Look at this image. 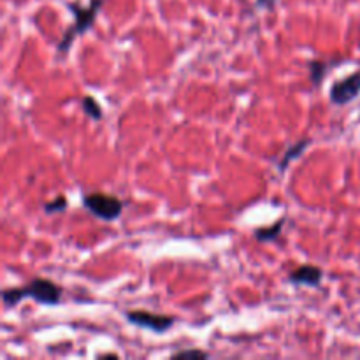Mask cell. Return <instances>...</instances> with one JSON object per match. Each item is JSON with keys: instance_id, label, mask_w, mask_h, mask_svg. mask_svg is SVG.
<instances>
[{"instance_id": "6da1fadb", "label": "cell", "mask_w": 360, "mask_h": 360, "mask_svg": "<svg viewBox=\"0 0 360 360\" xmlns=\"http://www.w3.org/2000/svg\"><path fill=\"white\" fill-rule=\"evenodd\" d=\"M63 288L60 285L53 283L51 280L46 278H34L28 281L23 287H13L2 290V302L6 308H13V306L20 304L23 299L30 297L34 299L37 304L42 306H58L62 301Z\"/></svg>"}, {"instance_id": "7a4b0ae2", "label": "cell", "mask_w": 360, "mask_h": 360, "mask_svg": "<svg viewBox=\"0 0 360 360\" xmlns=\"http://www.w3.org/2000/svg\"><path fill=\"white\" fill-rule=\"evenodd\" d=\"M102 6H104V0H90L88 6H79L76 2L67 4L70 13L74 14V23L67 28L63 37L56 44V51H58L60 56H65L70 51V48H72L74 41L94 27L95 18H97Z\"/></svg>"}, {"instance_id": "3957f363", "label": "cell", "mask_w": 360, "mask_h": 360, "mask_svg": "<svg viewBox=\"0 0 360 360\" xmlns=\"http://www.w3.org/2000/svg\"><path fill=\"white\" fill-rule=\"evenodd\" d=\"M83 206L90 211L94 217L104 221H115L122 217L123 202L116 195H109L104 192L86 193L83 197Z\"/></svg>"}, {"instance_id": "277c9868", "label": "cell", "mask_w": 360, "mask_h": 360, "mask_svg": "<svg viewBox=\"0 0 360 360\" xmlns=\"http://www.w3.org/2000/svg\"><path fill=\"white\" fill-rule=\"evenodd\" d=\"M125 319L127 322L132 323V326L151 330V333L155 334H165L169 329H172L176 323V316L157 315V313L148 311H127Z\"/></svg>"}, {"instance_id": "5b68a950", "label": "cell", "mask_w": 360, "mask_h": 360, "mask_svg": "<svg viewBox=\"0 0 360 360\" xmlns=\"http://www.w3.org/2000/svg\"><path fill=\"white\" fill-rule=\"evenodd\" d=\"M360 95V70L348 74L341 81L333 83L329 90V98L334 105H347L354 102Z\"/></svg>"}, {"instance_id": "8992f818", "label": "cell", "mask_w": 360, "mask_h": 360, "mask_svg": "<svg viewBox=\"0 0 360 360\" xmlns=\"http://www.w3.org/2000/svg\"><path fill=\"white\" fill-rule=\"evenodd\" d=\"M322 278H323V271L320 269L319 266H309V264H306V266H301L295 271H292L288 280H290V283L294 285H306V287L316 288L320 287V283H322Z\"/></svg>"}, {"instance_id": "52a82bcc", "label": "cell", "mask_w": 360, "mask_h": 360, "mask_svg": "<svg viewBox=\"0 0 360 360\" xmlns=\"http://www.w3.org/2000/svg\"><path fill=\"white\" fill-rule=\"evenodd\" d=\"M309 144H311V139H308V137H302V139L297 141V143H295L294 146L288 148V150L285 151L283 158H281V160H280V164H278V171H280V172L287 171L288 165H290L292 162L295 160V158L301 157V155L304 153L306 148H308Z\"/></svg>"}, {"instance_id": "ba28073f", "label": "cell", "mask_w": 360, "mask_h": 360, "mask_svg": "<svg viewBox=\"0 0 360 360\" xmlns=\"http://www.w3.org/2000/svg\"><path fill=\"white\" fill-rule=\"evenodd\" d=\"M283 225H285V218H281V220L274 221L273 225H267V227L257 229V231L253 232V236H255L257 241H260V243L276 241V239L280 238L281 231H283Z\"/></svg>"}, {"instance_id": "9c48e42d", "label": "cell", "mask_w": 360, "mask_h": 360, "mask_svg": "<svg viewBox=\"0 0 360 360\" xmlns=\"http://www.w3.org/2000/svg\"><path fill=\"white\" fill-rule=\"evenodd\" d=\"M329 63L320 62V60H311L309 62V81H311L315 86H320L323 81V77L329 72Z\"/></svg>"}, {"instance_id": "30bf717a", "label": "cell", "mask_w": 360, "mask_h": 360, "mask_svg": "<svg viewBox=\"0 0 360 360\" xmlns=\"http://www.w3.org/2000/svg\"><path fill=\"white\" fill-rule=\"evenodd\" d=\"M81 104H83V111H84V115L88 116V118L95 120V122L102 120L104 112H102V108L98 105V102L95 101L94 97H91V95H86V97L83 98V102H81Z\"/></svg>"}, {"instance_id": "8fae6325", "label": "cell", "mask_w": 360, "mask_h": 360, "mask_svg": "<svg viewBox=\"0 0 360 360\" xmlns=\"http://www.w3.org/2000/svg\"><path fill=\"white\" fill-rule=\"evenodd\" d=\"M42 207H44V213L48 214L62 213V211L67 210V199L63 195H58L53 200H49V202H44V206Z\"/></svg>"}, {"instance_id": "7c38bea8", "label": "cell", "mask_w": 360, "mask_h": 360, "mask_svg": "<svg viewBox=\"0 0 360 360\" xmlns=\"http://www.w3.org/2000/svg\"><path fill=\"white\" fill-rule=\"evenodd\" d=\"M172 357H199V359H206L207 354L202 350H195V348H190V350H181V352H176V354H172Z\"/></svg>"}, {"instance_id": "4fadbf2b", "label": "cell", "mask_w": 360, "mask_h": 360, "mask_svg": "<svg viewBox=\"0 0 360 360\" xmlns=\"http://www.w3.org/2000/svg\"><path fill=\"white\" fill-rule=\"evenodd\" d=\"M278 0H257V7H264V9H269L273 11L274 6H276Z\"/></svg>"}, {"instance_id": "5bb4252c", "label": "cell", "mask_w": 360, "mask_h": 360, "mask_svg": "<svg viewBox=\"0 0 360 360\" xmlns=\"http://www.w3.org/2000/svg\"><path fill=\"white\" fill-rule=\"evenodd\" d=\"M359 122H360V115H359Z\"/></svg>"}]
</instances>
